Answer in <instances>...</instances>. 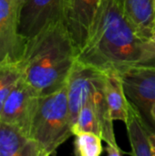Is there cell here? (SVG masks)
Wrapping results in <instances>:
<instances>
[{"label": "cell", "instance_id": "1", "mask_svg": "<svg viewBox=\"0 0 155 156\" xmlns=\"http://www.w3.org/2000/svg\"><path fill=\"white\" fill-rule=\"evenodd\" d=\"M77 60L101 71L120 73L132 66L155 61V42L138 35L119 0H100Z\"/></svg>", "mask_w": 155, "mask_h": 156}, {"label": "cell", "instance_id": "2", "mask_svg": "<svg viewBox=\"0 0 155 156\" xmlns=\"http://www.w3.org/2000/svg\"><path fill=\"white\" fill-rule=\"evenodd\" d=\"M78 51L63 20L53 23L27 38L20 67L22 78L39 94L66 87Z\"/></svg>", "mask_w": 155, "mask_h": 156}, {"label": "cell", "instance_id": "3", "mask_svg": "<svg viewBox=\"0 0 155 156\" xmlns=\"http://www.w3.org/2000/svg\"><path fill=\"white\" fill-rule=\"evenodd\" d=\"M72 133L67 86L50 94L39 96L32 122L30 137L42 156L51 155Z\"/></svg>", "mask_w": 155, "mask_h": 156}, {"label": "cell", "instance_id": "4", "mask_svg": "<svg viewBox=\"0 0 155 156\" xmlns=\"http://www.w3.org/2000/svg\"><path fill=\"white\" fill-rule=\"evenodd\" d=\"M38 99L39 94L21 78L4 103L0 121L18 127L30 137Z\"/></svg>", "mask_w": 155, "mask_h": 156}, {"label": "cell", "instance_id": "5", "mask_svg": "<svg viewBox=\"0 0 155 156\" xmlns=\"http://www.w3.org/2000/svg\"><path fill=\"white\" fill-rule=\"evenodd\" d=\"M66 0H26L19 10L18 30L26 39L48 26L64 21Z\"/></svg>", "mask_w": 155, "mask_h": 156}, {"label": "cell", "instance_id": "6", "mask_svg": "<svg viewBox=\"0 0 155 156\" xmlns=\"http://www.w3.org/2000/svg\"><path fill=\"white\" fill-rule=\"evenodd\" d=\"M18 0H0V64L19 61L26 39L18 30Z\"/></svg>", "mask_w": 155, "mask_h": 156}, {"label": "cell", "instance_id": "7", "mask_svg": "<svg viewBox=\"0 0 155 156\" xmlns=\"http://www.w3.org/2000/svg\"><path fill=\"white\" fill-rule=\"evenodd\" d=\"M126 96L145 115L155 103V64L132 66L120 72Z\"/></svg>", "mask_w": 155, "mask_h": 156}, {"label": "cell", "instance_id": "8", "mask_svg": "<svg viewBox=\"0 0 155 156\" xmlns=\"http://www.w3.org/2000/svg\"><path fill=\"white\" fill-rule=\"evenodd\" d=\"M100 0H66L64 23L79 53L86 43Z\"/></svg>", "mask_w": 155, "mask_h": 156}, {"label": "cell", "instance_id": "9", "mask_svg": "<svg viewBox=\"0 0 155 156\" xmlns=\"http://www.w3.org/2000/svg\"><path fill=\"white\" fill-rule=\"evenodd\" d=\"M0 156H42L33 139L18 127L0 121Z\"/></svg>", "mask_w": 155, "mask_h": 156}, {"label": "cell", "instance_id": "10", "mask_svg": "<svg viewBox=\"0 0 155 156\" xmlns=\"http://www.w3.org/2000/svg\"><path fill=\"white\" fill-rule=\"evenodd\" d=\"M119 2L138 35L144 40H152L154 31V0H119Z\"/></svg>", "mask_w": 155, "mask_h": 156}, {"label": "cell", "instance_id": "11", "mask_svg": "<svg viewBox=\"0 0 155 156\" xmlns=\"http://www.w3.org/2000/svg\"><path fill=\"white\" fill-rule=\"evenodd\" d=\"M106 100L111 117L113 121L126 122L129 114L130 101L126 98L122 80L119 72L103 71Z\"/></svg>", "mask_w": 155, "mask_h": 156}, {"label": "cell", "instance_id": "12", "mask_svg": "<svg viewBox=\"0 0 155 156\" xmlns=\"http://www.w3.org/2000/svg\"><path fill=\"white\" fill-rule=\"evenodd\" d=\"M125 123L132 147V154L136 156H152L149 144V135L151 132L147 128L143 113L131 101L129 103L128 119Z\"/></svg>", "mask_w": 155, "mask_h": 156}, {"label": "cell", "instance_id": "13", "mask_svg": "<svg viewBox=\"0 0 155 156\" xmlns=\"http://www.w3.org/2000/svg\"><path fill=\"white\" fill-rule=\"evenodd\" d=\"M19 61L0 64V113L8 95L22 78Z\"/></svg>", "mask_w": 155, "mask_h": 156}, {"label": "cell", "instance_id": "14", "mask_svg": "<svg viewBox=\"0 0 155 156\" xmlns=\"http://www.w3.org/2000/svg\"><path fill=\"white\" fill-rule=\"evenodd\" d=\"M75 154L78 156H99L102 154L101 137L94 133L85 132L75 135Z\"/></svg>", "mask_w": 155, "mask_h": 156}, {"label": "cell", "instance_id": "15", "mask_svg": "<svg viewBox=\"0 0 155 156\" xmlns=\"http://www.w3.org/2000/svg\"><path fill=\"white\" fill-rule=\"evenodd\" d=\"M105 150H106L107 154L109 156H120L122 155V154H123V153L121 151V149L119 147L111 146V145H108L107 144Z\"/></svg>", "mask_w": 155, "mask_h": 156}, {"label": "cell", "instance_id": "16", "mask_svg": "<svg viewBox=\"0 0 155 156\" xmlns=\"http://www.w3.org/2000/svg\"><path fill=\"white\" fill-rule=\"evenodd\" d=\"M149 144L152 156H155V133H151L149 135Z\"/></svg>", "mask_w": 155, "mask_h": 156}, {"label": "cell", "instance_id": "17", "mask_svg": "<svg viewBox=\"0 0 155 156\" xmlns=\"http://www.w3.org/2000/svg\"><path fill=\"white\" fill-rule=\"evenodd\" d=\"M151 117L155 122V103L153 104V106L152 107V110H151Z\"/></svg>", "mask_w": 155, "mask_h": 156}, {"label": "cell", "instance_id": "18", "mask_svg": "<svg viewBox=\"0 0 155 156\" xmlns=\"http://www.w3.org/2000/svg\"><path fill=\"white\" fill-rule=\"evenodd\" d=\"M18 1H19V5H20V7H21V6L23 5V4H24V3H25V2H26V0H18Z\"/></svg>", "mask_w": 155, "mask_h": 156}, {"label": "cell", "instance_id": "19", "mask_svg": "<svg viewBox=\"0 0 155 156\" xmlns=\"http://www.w3.org/2000/svg\"><path fill=\"white\" fill-rule=\"evenodd\" d=\"M152 40H153L155 42V28H154V31H153V37H152Z\"/></svg>", "mask_w": 155, "mask_h": 156}, {"label": "cell", "instance_id": "20", "mask_svg": "<svg viewBox=\"0 0 155 156\" xmlns=\"http://www.w3.org/2000/svg\"><path fill=\"white\" fill-rule=\"evenodd\" d=\"M154 28H155V16H154Z\"/></svg>", "mask_w": 155, "mask_h": 156}, {"label": "cell", "instance_id": "21", "mask_svg": "<svg viewBox=\"0 0 155 156\" xmlns=\"http://www.w3.org/2000/svg\"><path fill=\"white\" fill-rule=\"evenodd\" d=\"M154 6H155V0H154Z\"/></svg>", "mask_w": 155, "mask_h": 156}]
</instances>
